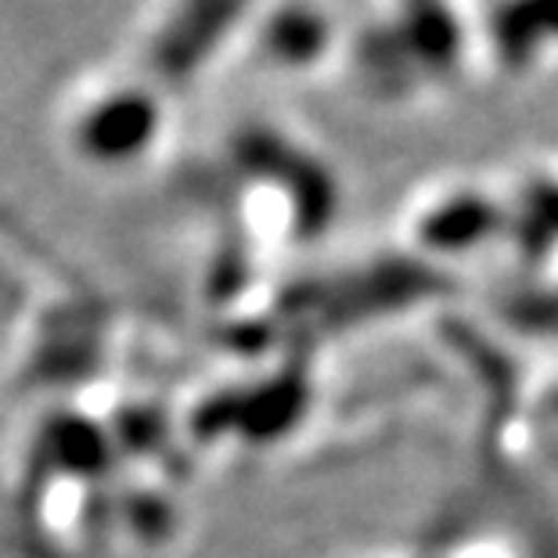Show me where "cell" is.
Returning a JSON list of instances; mask_svg holds the SVG:
<instances>
[{"label": "cell", "instance_id": "cell-1", "mask_svg": "<svg viewBox=\"0 0 558 558\" xmlns=\"http://www.w3.org/2000/svg\"><path fill=\"white\" fill-rule=\"evenodd\" d=\"M264 0H166L145 40L148 80L162 90L195 83L228 47L253 29Z\"/></svg>", "mask_w": 558, "mask_h": 558}, {"label": "cell", "instance_id": "cell-2", "mask_svg": "<svg viewBox=\"0 0 558 558\" xmlns=\"http://www.w3.org/2000/svg\"><path fill=\"white\" fill-rule=\"evenodd\" d=\"M166 130V101L156 80L112 83L73 112L69 145L98 170H123L148 159Z\"/></svg>", "mask_w": 558, "mask_h": 558}, {"label": "cell", "instance_id": "cell-3", "mask_svg": "<svg viewBox=\"0 0 558 558\" xmlns=\"http://www.w3.org/2000/svg\"><path fill=\"white\" fill-rule=\"evenodd\" d=\"M253 44L267 65L281 73H306L317 69L331 54L336 26L325 15V8L314 0H275L259 4L253 22Z\"/></svg>", "mask_w": 558, "mask_h": 558}, {"label": "cell", "instance_id": "cell-4", "mask_svg": "<svg viewBox=\"0 0 558 558\" xmlns=\"http://www.w3.org/2000/svg\"><path fill=\"white\" fill-rule=\"evenodd\" d=\"M494 40L508 65H533L558 40V0H505L494 11Z\"/></svg>", "mask_w": 558, "mask_h": 558}]
</instances>
